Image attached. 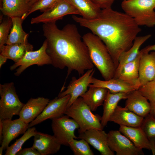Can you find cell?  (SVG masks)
Returning <instances> with one entry per match:
<instances>
[{
	"label": "cell",
	"instance_id": "obj_1",
	"mask_svg": "<svg viewBox=\"0 0 155 155\" xmlns=\"http://www.w3.org/2000/svg\"><path fill=\"white\" fill-rule=\"evenodd\" d=\"M42 30L51 65L61 69L67 67L66 79L73 71L82 75L85 71L94 68L87 47L76 25L67 24L61 30L56 22L48 23L43 25Z\"/></svg>",
	"mask_w": 155,
	"mask_h": 155
},
{
	"label": "cell",
	"instance_id": "obj_2",
	"mask_svg": "<svg viewBox=\"0 0 155 155\" xmlns=\"http://www.w3.org/2000/svg\"><path fill=\"white\" fill-rule=\"evenodd\" d=\"M73 19L90 30L104 42L117 68L121 54L129 49L141 29L131 17L111 8L102 9L97 18L86 19L73 15Z\"/></svg>",
	"mask_w": 155,
	"mask_h": 155
},
{
	"label": "cell",
	"instance_id": "obj_3",
	"mask_svg": "<svg viewBox=\"0 0 155 155\" xmlns=\"http://www.w3.org/2000/svg\"><path fill=\"white\" fill-rule=\"evenodd\" d=\"M90 59L105 80L113 78L116 67L105 45L97 36L88 32L82 37Z\"/></svg>",
	"mask_w": 155,
	"mask_h": 155
},
{
	"label": "cell",
	"instance_id": "obj_4",
	"mask_svg": "<svg viewBox=\"0 0 155 155\" xmlns=\"http://www.w3.org/2000/svg\"><path fill=\"white\" fill-rule=\"evenodd\" d=\"M90 107L81 97L67 108L65 115L74 120L79 126L78 133H82L91 129L103 130L101 117L93 114Z\"/></svg>",
	"mask_w": 155,
	"mask_h": 155
},
{
	"label": "cell",
	"instance_id": "obj_5",
	"mask_svg": "<svg viewBox=\"0 0 155 155\" xmlns=\"http://www.w3.org/2000/svg\"><path fill=\"white\" fill-rule=\"evenodd\" d=\"M121 7L139 26H155V0H125Z\"/></svg>",
	"mask_w": 155,
	"mask_h": 155
},
{
	"label": "cell",
	"instance_id": "obj_6",
	"mask_svg": "<svg viewBox=\"0 0 155 155\" xmlns=\"http://www.w3.org/2000/svg\"><path fill=\"white\" fill-rule=\"evenodd\" d=\"M0 119H12L19 115L25 104L19 99L13 82L0 84Z\"/></svg>",
	"mask_w": 155,
	"mask_h": 155
},
{
	"label": "cell",
	"instance_id": "obj_7",
	"mask_svg": "<svg viewBox=\"0 0 155 155\" xmlns=\"http://www.w3.org/2000/svg\"><path fill=\"white\" fill-rule=\"evenodd\" d=\"M47 46V42L45 39L39 49L27 52L20 60L10 66V70H13L18 67L14 73L16 76H18L28 67L32 65H36L38 66H42L51 64V58L46 51Z\"/></svg>",
	"mask_w": 155,
	"mask_h": 155
},
{
	"label": "cell",
	"instance_id": "obj_8",
	"mask_svg": "<svg viewBox=\"0 0 155 155\" xmlns=\"http://www.w3.org/2000/svg\"><path fill=\"white\" fill-rule=\"evenodd\" d=\"M66 115L52 120L51 127L53 135L61 145L69 146V142L77 139L75 134L79 126L73 119Z\"/></svg>",
	"mask_w": 155,
	"mask_h": 155
},
{
	"label": "cell",
	"instance_id": "obj_9",
	"mask_svg": "<svg viewBox=\"0 0 155 155\" xmlns=\"http://www.w3.org/2000/svg\"><path fill=\"white\" fill-rule=\"evenodd\" d=\"M71 14L80 15L78 11L67 0H60L41 14L32 18L30 23L33 24L56 22L65 16Z\"/></svg>",
	"mask_w": 155,
	"mask_h": 155
},
{
	"label": "cell",
	"instance_id": "obj_10",
	"mask_svg": "<svg viewBox=\"0 0 155 155\" xmlns=\"http://www.w3.org/2000/svg\"><path fill=\"white\" fill-rule=\"evenodd\" d=\"M108 134V146L117 155H143L142 149L136 147L133 142L119 130H111Z\"/></svg>",
	"mask_w": 155,
	"mask_h": 155
},
{
	"label": "cell",
	"instance_id": "obj_11",
	"mask_svg": "<svg viewBox=\"0 0 155 155\" xmlns=\"http://www.w3.org/2000/svg\"><path fill=\"white\" fill-rule=\"evenodd\" d=\"M70 95L58 97L50 100L44 110L37 118L28 124L30 128L46 120H51L64 115L67 108Z\"/></svg>",
	"mask_w": 155,
	"mask_h": 155
},
{
	"label": "cell",
	"instance_id": "obj_12",
	"mask_svg": "<svg viewBox=\"0 0 155 155\" xmlns=\"http://www.w3.org/2000/svg\"><path fill=\"white\" fill-rule=\"evenodd\" d=\"M95 72L94 68L88 69L79 78L73 77L66 90L61 92L58 96L59 97L67 95L71 96L67 105V108L79 97L87 90L88 87L91 83V80Z\"/></svg>",
	"mask_w": 155,
	"mask_h": 155
},
{
	"label": "cell",
	"instance_id": "obj_13",
	"mask_svg": "<svg viewBox=\"0 0 155 155\" xmlns=\"http://www.w3.org/2000/svg\"><path fill=\"white\" fill-rule=\"evenodd\" d=\"M78 138L83 139L98 151L102 155H114L108 143V134L103 130H88L79 134Z\"/></svg>",
	"mask_w": 155,
	"mask_h": 155
},
{
	"label": "cell",
	"instance_id": "obj_14",
	"mask_svg": "<svg viewBox=\"0 0 155 155\" xmlns=\"http://www.w3.org/2000/svg\"><path fill=\"white\" fill-rule=\"evenodd\" d=\"M2 139L1 147L6 149L10 142L20 135L24 134L28 128V124L20 118L13 120L7 119L2 120Z\"/></svg>",
	"mask_w": 155,
	"mask_h": 155
},
{
	"label": "cell",
	"instance_id": "obj_15",
	"mask_svg": "<svg viewBox=\"0 0 155 155\" xmlns=\"http://www.w3.org/2000/svg\"><path fill=\"white\" fill-rule=\"evenodd\" d=\"M34 137L32 147L41 155L54 154L60 150L61 145L54 135L37 131Z\"/></svg>",
	"mask_w": 155,
	"mask_h": 155
},
{
	"label": "cell",
	"instance_id": "obj_16",
	"mask_svg": "<svg viewBox=\"0 0 155 155\" xmlns=\"http://www.w3.org/2000/svg\"><path fill=\"white\" fill-rule=\"evenodd\" d=\"M125 107L143 118L150 114L151 111L149 101L138 90L128 93Z\"/></svg>",
	"mask_w": 155,
	"mask_h": 155
},
{
	"label": "cell",
	"instance_id": "obj_17",
	"mask_svg": "<svg viewBox=\"0 0 155 155\" xmlns=\"http://www.w3.org/2000/svg\"><path fill=\"white\" fill-rule=\"evenodd\" d=\"M49 101L43 97L30 98L22 109L19 118L29 124L42 113Z\"/></svg>",
	"mask_w": 155,
	"mask_h": 155
},
{
	"label": "cell",
	"instance_id": "obj_18",
	"mask_svg": "<svg viewBox=\"0 0 155 155\" xmlns=\"http://www.w3.org/2000/svg\"><path fill=\"white\" fill-rule=\"evenodd\" d=\"M140 52L139 73L141 87L155 79V52Z\"/></svg>",
	"mask_w": 155,
	"mask_h": 155
},
{
	"label": "cell",
	"instance_id": "obj_19",
	"mask_svg": "<svg viewBox=\"0 0 155 155\" xmlns=\"http://www.w3.org/2000/svg\"><path fill=\"white\" fill-rule=\"evenodd\" d=\"M0 9L3 15L21 18L24 20L32 5L29 0H1Z\"/></svg>",
	"mask_w": 155,
	"mask_h": 155
},
{
	"label": "cell",
	"instance_id": "obj_20",
	"mask_svg": "<svg viewBox=\"0 0 155 155\" xmlns=\"http://www.w3.org/2000/svg\"><path fill=\"white\" fill-rule=\"evenodd\" d=\"M143 117H140L125 107L118 105L111 116L109 121L119 125L128 127H140Z\"/></svg>",
	"mask_w": 155,
	"mask_h": 155
},
{
	"label": "cell",
	"instance_id": "obj_21",
	"mask_svg": "<svg viewBox=\"0 0 155 155\" xmlns=\"http://www.w3.org/2000/svg\"><path fill=\"white\" fill-rule=\"evenodd\" d=\"M141 55L140 53L134 60L124 64L121 69L117 78L119 79L137 90L140 87L139 80V68Z\"/></svg>",
	"mask_w": 155,
	"mask_h": 155
},
{
	"label": "cell",
	"instance_id": "obj_22",
	"mask_svg": "<svg viewBox=\"0 0 155 155\" xmlns=\"http://www.w3.org/2000/svg\"><path fill=\"white\" fill-rule=\"evenodd\" d=\"M119 131L137 148L153 151L152 147L140 127H131L120 125Z\"/></svg>",
	"mask_w": 155,
	"mask_h": 155
},
{
	"label": "cell",
	"instance_id": "obj_23",
	"mask_svg": "<svg viewBox=\"0 0 155 155\" xmlns=\"http://www.w3.org/2000/svg\"><path fill=\"white\" fill-rule=\"evenodd\" d=\"M89 87H98L108 89L110 92L115 93L120 92L129 93L133 90H137L135 87L117 78L102 80L93 77L91 83Z\"/></svg>",
	"mask_w": 155,
	"mask_h": 155
},
{
	"label": "cell",
	"instance_id": "obj_24",
	"mask_svg": "<svg viewBox=\"0 0 155 155\" xmlns=\"http://www.w3.org/2000/svg\"><path fill=\"white\" fill-rule=\"evenodd\" d=\"M151 36L148 34L144 36H137L134 40L131 47L128 50L123 52L119 60V65L116 69L113 78L117 79L123 65L126 63L134 60L140 53L141 45Z\"/></svg>",
	"mask_w": 155,
	"mask_h": 155
},
{
	"label": "cell",
	"instance_id": "obj_25",
	"mask_svg": "<svg viewBox=\"0 0 155 155\" xmlns=\"http://www.w3.org/2000/svg\"><path fill=\"white\" fill-rule=\"evenodd\" d=\"M89 88L81 97L84 102L94 111L103 105L109 90L106 88L98 87H89Z\"/></svg>",
	"mask_w": 155,
	"mask_h": 155
},
{
	"label": "cell",
	"instance_id": "obj_26",
	"mask_svg": "<svg viewBox=\"0 0 155 155\" xmlns=\"http://www.w3.org/2000/svg\"><path fill=\"white\" fill-rule=\"evenodd\" d=\"M128 93L123 92L113 93L109 90L103 104V111L101 123L103 128L109 121L119 102L121 100L126 99Z\"/></svg>",
	"mask_w": 155,
	"mask_h": 155
},
{
	"label": "cell",
	"instance_id": "obj_27",
	"mask_svg": "<svg viewBox=\"0 0 155 155\" xmlns=\"http://www.w3.org/2000/svg\"><path fill=\"white\" fill-rule=\"evenodd\" d=\"M33 45L29 43L4 45L0 47V54L15 63L20 60L26 53L33 50Z\"/></svg>",
	"mask_w": 155,
	"mask_h": 155
},
{
	"label": "cell",
	"instance_id": "obj_28",
	"mask_svg": "<svg viewBox=\"0 0 155 155\" xmlns=\"http://www.w3.org/2000/svg\"><path fill=\"white\" fill-rule=\"evenodd\" d=\"M79 12L80 15L86 19H94L98 17L102 9L91 0H67Z\"/></svg>",
	"mask_w": 155,
	"mask_h": 155
},
{
	"label": "cell",
	"instance_id": "obj_29",
	"mask_svg": "<svg viewBox=\"0 0 155 155\" xmlns=\"http://www.w3.org/2000/svg\"><path fill=\"white\" fill-rule=\"evenodd\" d=\"M11 18L12 26L6 44L28 42L29 34L26 33L23 30L22 24L24 20L20 17Z\"/></svg>",
	"mask_w": 155,
	"mask_h": 155
},
{
	"label": "cell",
	"instance_id": "obj_30",
	"mask_svg": "<svg viewBox=\"0 0 155 155\" xmlns=\"http://www.w3.org/2000/svg\"><path fill=\"white\" fill-rule=\"evenodd\" d=\"M140 127L152 147V154L155 155V118L149 114L144 118Z\"/></svg>",
	"mask_w": 155,
	"mask_h": 155
},
{
	"label": "cell",
	"instance_id": "obj_31",
	"mask_svg": "<svg viewBox=\"0 0 155 155\" xmlns=\"http://www.w3.org/2000/svg\"><path fill=\"white\" fill-rule=\"evenodd\" d=\"M37 132L35 127L29 128L21 137L7 147L5 155H16L17 153L22 149V146L24 143L31 137L34 136Z\"/></svg>",
	"mask_w": 155,
	"mask_h": 155
},
{
	"label": "cell",
	"instance_id": "obj_32",
	"mask_svg": "<svg viewBox=\"0 0 155 155\" xmlns=\"http://www.w3.org/2000/svg\"><path fill=\"white\" fill-rule=\"evenodd\" d=\"M138 90L149 101L151 106L150 114L155 118V79L141 86Z\"/></svg>",
	"mask_w": 155,
	"mask_h": 155
},
{
	"label": "cell",
	"instance_id": "obj_33",
	"mask_svg": "<svg viewBox=\"0 0 155 155\" xmlns=\"http://www.w3.org/2000/svg\"><path fill=\"white\" fill-rule=\"evenodd\" d=\"M77 140L72 139L69 143V146L74 155H94L88 143L83 139Z\"/></svg>",
	"mask_w": 155,
	"mask_h": 155
},
{
	"label": "cell",
	"instance_id": "obj_34",
	"mask_svg": "<svg viewBox=\"0 0 155 155\" xmlns=\"http://www.w3.org/2000/svg\"><path fill=\"white\" fill-rule=\"evenodd\" d=\"M6 16L0 22V47L6 44L12 26L11 18Z\"/></svg>",
	"mask_w": 155,
	"mask_h": 155
},
{
	"label": "cell",
	"instance_id": "obj_35",
	"mask_svg": "<svg viewBox=\"0 0 155 155\" xmlns=\"http://www.w3.org/2000/svg\"><path fill=\"white\" fill-rule=\"evenodd\" d=\"M60 0H39L33 4L26 16L25 19L31 13L37 10H39L44 12L51 8Z\"/></svg>",
	"mask_w": 155,
	"mask_h": 155
},
{
	"label": "cell",
	"instance_id": "obj_36",
	"mask_svg": "<svg viewBox=\"0 0 155 155\" xmlns=\"http://www.w3.org/2000/svg\"><path fill=\"white\" fill-rule=\"evenodd\" d=\"M95 5L101 9L111 8L115 0H91Z\"/></svg>",
	"mask_w": 155,
	"mask_h": 155
},
{
	"label": "cell",
	"instance_id": "obj_37",
	"mask_svg": "<svg viewBox=\"0 0 155 155\" xmlns=\"http://www.w3.org/2000/svg\"><path fill=\"white\" fill-rule=\"evenodd\" d=\"M17 155H41L40 153L32 146L22 149L17 154Z\"/></svg>",
	"mask_w": 155,
	"mask_h": 155
},
{
	"label": "cell",
	"instance_id": "obj_38",
	"mask_svg": "<svg viewBox=\"0 0 155 155\" xmlns=\"http://www.w3.org/2000/svg\"><path fill=\"white\" fill-rule=\"evenodd\" d=\"M140 51L143 52H149L151 51L155 52V44L147 46Z\"/></svg>",
	"mask_w": 155,
	"mask_h": 155
},
{
	"label": "cell",
	"instance_id": "obj_39",
	"mask_svg": "<svg viewBox=\"0 0 155 155\" xmlns=\"http://www.w3.org/2000/svg\"><path fill=\"white\" fill-rule=\"evenodd\" d=\"M7 59L6 57L0 54V68H1L2 65L6 62Z\"/></svg>",
	"mask_w": 155,
	"mask_h": 155
},
{
	"label": "cell",
	"instance_id": "obj_40",
	"mask_svg": "<svg viewBox=\"0 0 155 155\" xmlns=\"http://www.w3.org/2000/svg\"><path fill=\"white\" fill-rule=\"evenodd\" d=\"M3 124L2 120L0 119V142L1 143L2 139Z\"/></svg>",
	"mask_w": 155,
	"mask_h": 155
},
{
	"label": "cell",
	"instance_id": "obj_41",
	"mask_svg": "<svg viewBox=\"0 0 155 155\" xmlns=\"http://www.w3.org/2000/svg\"><path fill=\"white\" fill-rule=\"evenodd\" d=\"M38 0H29L30 3L32 5Z\"/></svg>",
	"mask_w": 155,
	"mask_h": 155
},
{
	"label": "cell",
	"instance_id": "obj_42",
	"mask_svg": "<svg viewBox=\"0 0 155 155\" xmlns=\"http://www.w3.org/2000/svg\"><path fill=\"white\" fill-rule=\"evenodd\" d=\"M3 149L1 147H0V155H2L3 154Z\"/></svg>",
	"mask_w": 155,
	"mask_h": 155
},
{
	"label": "cell",
	"instance_id": "obj_43",
	"mask_svg": "<svg viewBox=\"0 0 155 155\" xmlns=\"http://www.w3.org/2000/svg\"><path fill=\"white\" fill-rule=\"evenodd\" d=\"M122 0V1H124V0Z\"/></svg>",
	"mask_w": 155,
	"mask_h": 155
},
{
	"label": "cell",
	"instance_id": "obj_44",
	"mask_svg": "<svg viewBox=\"0 0 155 155\" xmlns=\"http://www.w3.org/2000/svg\"></svg>",
	"mask_w": 155,
	"mask_h": 155
}]
</instances>
